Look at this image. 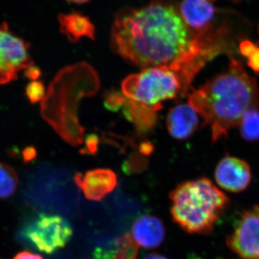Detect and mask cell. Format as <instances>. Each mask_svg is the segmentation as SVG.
Masks as SVG:
<instances>
[{"instance_id": "obj_26", "label": "cell", "mask_w": 259, "mask_h": 259, "mask_svg": "<svg viewBox=\"0 0 259 259\" xmlns=\"http://www.w3.org/2000/svg\"><path fill=\"white\" fill-rule=\"evenodd\" d=\"M13 259H44L41 255L35 254L31 252L23 251L18 253Z\"/></svg>"}, {"instance_id": "obj_4", "label": "cell", "mask_w": 259, "mask_h": 259, "mask_svg": "<svg viewBox=\"0 0 259 259\" xmlns=\"http://www.w3.org/2000/svg\"><path fill=\"white\" fill-rule=\"evenodd\" d=\"M122 90L127 98L156 112L163 108L162 102L182 97L180 76L166 66L145 68L130 75L122 81Z\"/></svg>"}, {"instance_id": "obj_19", "label": "cell", "mask_w": 259, "mask_h": 259, "mask_svg": "<svg viewBox=\"0 0 259 259\" xmlns=\"http://www.w3.org/2000/svg\"><path fill=\"white\" fill-rule=\"evenodd\" d=\"M127 98L123 93L112 90L105 94L104 105L107 110L117 112L122 108Z\"/></svg>"}, {"instance_id": "obj_12", "label": "cell", "mask_w": 259, "mask_h": 259, "mask_svg": "<svg viewBox=\"0 0 259 259\" xmlns=\"http://www.w3.org/2000/svg\"><path fill=\"white\" fill-rule=\"evenodd\" d=\"M132 232L136 243L148 249L161 245L166 236V229L161 220L147 214L135 221Z\"/></svg>"}, {"instance_id": "obj_7", "label": "cell", "mask_w": 259, "mask_h": 259, "mask_svg": "<svg viewBox=\"0 0 259 259\" xmlns=\"http://www.w3.org/2000/svg\"><path fill=\"white\" fill-rule=\"evenodd\" d=\"M30 44L10 31L8 23L0 25V84L18 79L20 71L34 66Z\"/></svg>"}, {"instance_id": "obj_1", "label": "cell", "mask_w": 259, "mask_h": 259, "mask_svg": "<svg viewBox=\"0 0 259 259\" xmlns=\"http://www.w3.org/2000/svg\"><path fill=\"white\" fill-rule=\"evenodd\" d=\"M116 54L141 68L166 66L178 74L182 97L204 66L223 51L199 39L189 28L179 7L167 0L127 8L116 15L110 32Z\"/></svg>"}, {"instance_id": "obj_29", "label": "cell", "mask_w": 259, "mask_h": 259, "mask_svg": "<svg viewBox=\"0 0 259 259\" xmlns=\"http://www.w3.org/2000/svg\"><path fill=\"white\" fill-rule=\"evenodd\" d=\"M143 259H168L164 255L158 254V253H148L144 257Z\"/></svg>"}, {"instance_id": "obj_23", "label": "cell", "mask_w": 259, "mask_h": 259, "mask_svg": "<svg viewBox=\"0 0 259 259\" xmlns=\"http://www.w3.org/2000/svg\"><path fill=\"white\" fill-rule=\"evenodd\" d=\"M256 47L257 46L254 42L250 41L249 40H243L240 42L239 51L242 55L248 58Z\"/></svg>"}, {"instance_id": "obj_8", "label": "cell", "mask_w": 259, "mask_h": 259, "mask_svg": "<svg viewBox=\"0 0 259 259\" xmlns=\"http://www.w3.org/2000/svg\"><path fill=\"white\" fill-rule=\"evenodd\" d=\"M226 244L242 259H259L258 205L243 212Z\"/></svg>"}, {"instance_id": "obj_9", "label": "cell", "mask_w": 259, "mask_h": 259, "mask_svg": "<svg viewBox=\"0 0 259 259\" xmlns=\"http://www.w3.org/2000/svg\"><path fill=\"white\" fill-rule=\"evenodd\" d=\"M214 178L218 186L223 190L238 193L249 186L251 171L248 163L243 160L226 156L216 166Z\"/></svg>"}, {"instance_id": "obj_28", "label": "cell", "mask_w": 259, "mask_h": 259, "mask_svg": "<svg viewBox=\"0 0 259 259\" xmlns=\"http://www.w3.org/2000/svg\"><path fill=\"white\" fill-rule=\"evenodd\" d=\"M27 153L25 154V158L27 161H30L31 159H33L35 156V151L34 148H29L28 149H26Z\"/></svg>"}, {"instance_id": "obj_3", "label": "cell", "mask_w": 259, "mask_h": 259, "mask_svg": "<svg viewBox=\"0 0 259 259\" xmlns=\"http://www.w3.org/2000/svg\"><path fill=\"white\" fill-rule=\"evenodd\" d=\"M168 197L174 222L190 234L210 233L230 203L224 192L207 178L182 182Z\"/></svg>"}, {"instance_id": "obj_14", "label": "cell", "mask_w": 259, "mask_h": 259, "mask_svg": "<svg viewBox=\"0 0 259 259\" xmlns=\"http://www.w3.org/2000/svg\"><path fill=\"white\" fill-rule=\"evenodd\" d=\"M122 109L125 118L134 125L139 134H148L156 126L157 114L149 107L127 98Z\"/></svg>"}, {"instance_id": "obj_10", "label": "cell", "mask_w": 259, "mask_h": 259, "mask_svg": "<svg viewBox=\"0 0 259 259\" xmlns=\"http://www.w3.org/2000/svg\"><path fill=\"white\" fill-rule=\"evenodd\" d=\"M74 182L87 199L95 202L105 198L117 185V175L109 168H95L84 175L76 174Z\"/></svg>"}, {"instance_id": "obj_30", "label": "cell", "mask_w": 259, "mask_h": 259, "mask_svg": "<svg viewBox=\"0 0 259 259\" xmlns=\"http://www.w3.org/2000/svg\"><path fill=\"white\" fill-rule=\"evenodd\" d=\"M69 3H76V4H84V3H88L90 0H66Z\"/></svg>"}, {"instance_id": "obj_5", "label": "cell", "mask_w": 259, "mask_h": 259, "mask_svg": "<svg viewBox=\"0 0 259 259\" xmlns=\"http://www.w3.org/2000/svg\"><path fill=\"white\" fill-rule=\"evenodd\" d=\"M73 228L60 215L40 213L23 225L19 236L25 244L51 254L64 248L73 236Z\"/></svg>"}, {"instance_id": "obj_6", "label": "cell", "mask_w": 259, "mask_h": 259, "mask_svg": "<svg viewBox=\"0 0 259 259\" xmlns=\"http://www.w3.org/2000/svg\"><path fill=\"white\" fill-rule=\"evenodd\" d=\"M178 7L185 23L199 39L223 52L228 50L230 30L216 22L219 12L212 0H182Z\"/></svg>"}, {"instance_id": "obj_15", "label": "cell", "mask_w": 259, "mask_h": 259, "mask_svg": "<svg viewBox=\"0 0 259 259\" xmlns=\"http://www.w3.org/2000/svg\"><path fill=\"white\" fill-rule=\"evenodd\" d=\"M241 137L249 142L259 141V107H252L245 112L240 121Z\"/></svg>"}, {"instance_id": "obj_25", "label": "cell", "mask_w": 259, "mask_h": 259, "mask_svg": "<svg viewBox=\"0 0 259 259\" xmlns=\"http://www.w3.org/2000/svg\"><path fill=\"white\" fill-rule=\"evenodd\" d=\"M41 71L37 66H32L31 67L28 68L25 70L24 75L25 77L28 78L30 81H36L41 76Z\"/></svg>"}, {"instance_id": "obj_13", "label": "cell", "mask_w": 259, "mask_h": 259, "mask_svg": "<svg viewBox=\"0 0 259 259\" xmlns=\"http://www.w3.org/2000/svg\"><path fill=\"white\" fill-rule=\"evenodd\" d=\"M61 32L71 42L79 41L83 37L95 39V25L88 17L77 12L59 14L58 17Z\"/></svg>"}, {"instance_id": "obj_16", "label": "cell", "mask_w": 259, "mask_h": 259, "mask_svg": "<svg viewBox=\"0 0 259 259\" xmlns=\"http://www.w3.org/2000/svg\"><path fill=\"white\" fill-rule=\"evenodd\" d=\"M18 187V176L16 171L7 163L0 162V199L13 196Z\"/></svg>"}, {"instance_id": "obj_31", "label": "cell", "mask_w": 259, "mask_h": 259, "mask_svg": "<svg viewBox=\"0 0 259 259\" xmlns=\"http://www.w3.org/2000/svg\"><path fill=\"white\" fill-rule=\"evenodd\" d=\"M212 2H213V1H214V0H212ZM235 1H237V0H235Z\"/></svg>"}, {"instance_id": "obj_17", "label": "cell", "mask_w": 259, "mask_h": 259, "mask_svg": "<svg viewBox=\"0 0 259 259\" xmlns=\"http://www.w3.org/2000/svg\"><path fill=\"white\" fill-rule=\"evenodd\" d=\"M116 259H138L139 244L127 233L115 239Z\"/></svg>"}, {"instance_id": "obj_24", "label": "cell", "mask_w": 259, "mask_h": 259, "mask_svg": "<svg viewBox=\"0 0 259 259\" xmlns=\"http://www.w3.org/2000/svg\"><path fill=\"white\" fill-rule=\"evenodd\" d=\"M248 65L250 69L259 74V47L255 48V50L248 56Z\"/></svg>"}, {"instance_id": "obj_11", "label": "cell", "mask_w": 259, "mask_h": 259, "mask_svg": "<svg viewBox=\"0 0 259 259\" xmlns=\"http://www.w3.org/2000/svg\"><path fill=\"white\" fill-rule=\"evenodd\" d=\"M199 114L189 103L172 107L167 115L166 125L171 137L185 140L195 132L199 125Z\"/></svg>"}, {"instance_id": "obj_20", "label": "cell", "mask_w": 259, "mask_h": 259, "mask_svg": "<svg viewBox=\"0 0 259 259\" xmlns=\"http://www.w3.org/2000/svg\"><path fill=\"white\" fill-rule=\"evenodd\" d=\"M146 161L141 156H134L127 160L123 164L122 169L126 174H134L143 171L146 166Z\"/></svg>"}, {"instance_id": "obj_21", "label": "cell", "mask_w": 259, "mask_h": 259, "mask_svg": "<svg viewBox=\"0 0 259 259\" xmlns=\"http://www.w3.org/2000/svg\"><path fill=\"white\" fill-rule=\"evenodd\" d=\"M98 149V137L97 135H88L86 139V146L83 148L81 153L83 154L94 155L97 153Z\"/></svg>"}, {"instance_id": "obj_27", "label": "cell", "mask_w": 259, "mask_h": 259, "mask_svg": "<svg viewBox=\"0 0 259 259\" xmlns=\"http://www.w3.org/2000/svg\"><path fill=\"white\" fill-rule=\"evenodd\" d=\"M139 151L144 156H149L153 151V145L148 142L144 143L140 146Z\"/></svg>"}, {"instance_id": "obj_22", "label": "cell", "mask_w": 259, "mask_h": 259, "mask_svg": "<svg viewBox=\"0 0 259 259\" xmlns=\"http://www.w3.org/2000/svg\"><path fill=\"white\" fill-rule=\"evenodd\" d=\"M93 259H116V251L103 248H97L94 250Z\"/></svg>"}, {"instance_id": "obj_2", "label": "cell", "mask_w": 259, "mask_h": 259, "mask_svg": "<svg viewBox=\"0 0 259 259\" xmlns=\"http://www.w3.org/2000/svg\"><path fill=\"white\" fill-rule=\"evenodd\" d=\"M188 103L202 117L204 125L210 127L212 142L216 143L238 127L246 110L259 107L258 83L231 58L225 72L192 89Z\"/></svg>"}, {"instance_id": "obj_18", "label": "cell", "mask_w": 259, "mask_h": 259, "mask_svg": "<svg viewBox=\"0 0 259 259\" xmlns=\"http://www.w3.org/2000/svg\"><path fill=\"white\" fill-rule=\"evenodd\" d=\"M25 95L30 104L38 103L44 100L47 95L45 85L40 80L30 81L25 88Z\"/></svg>"}]
</instances>
